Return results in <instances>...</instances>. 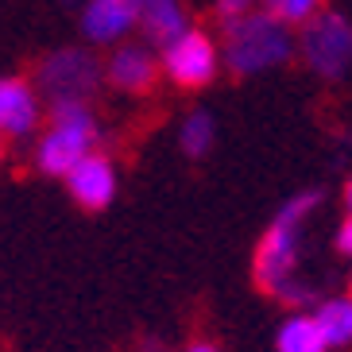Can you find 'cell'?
<instances>
[{
    "instance_id": "cell-16",
    "label": "cell",
    "mask_w": 352,
    "mask_h": 352,
    "mask_svg": "<svg viewBox=\"0 0 352 352\" xmlns=\"http://www.w3.org/2000/svg\"><path fill=\"white\" fill-rule=\"evenodd\" d=\"M252 12H256V0H217V20H221V28L244 20V16H252Z\"/></svg>"
},
{
    "instance_id": "cell-17",
    "label": "cell",
    "mask_w": 352,
    "mask_h": 352,
    "mask_svg": "<svg viewBox=\"0 0 352 352\" xmlns=\"http://www.w3.org/2000/svg\"><path fill=\"white\" fill-rule=\"evenodd\" d=\"M337 248L344 252V256H352V217L341 225V232H337Z\"/></svg>"
},
{
    "instance_id": "cell-12",
    "label": "cell",
    "mask_w": 352,
    "mask_h": 352,
    "mask_svg": "<svg viewBox=\"0 0 352 352\" xmlns=\"http://www.w3.org/2000/svg\"><path fill=\"white\" fill-rule=\"evenodd\" d=\"M279 352H329V341L321 333L314 314H290L279 325Z\"/></svg>"
},
{
    "instance_id": "cell-2",
    "label": "cell",
    "mask_w": 352,
    "mask_h": 352,
    "mask_svg": "<svg viewBox=\"0 0 352 352\" xmlns=\"http://www.w3.org/2000/svg\"><path fill=\"white\" fill-rule=\"evenodd\" d=\"M290 51H294L290 28L279 16H271V12H263V8L225 28V58L236 74L271 70V66L287 63Z\"/></svg>"
},
{
    "instance_id": "cell-14",
    "label": "cell",
    "mask_w": 352,
    "mask_h": 352,
    "mask_svg": "<svg viewBox=\"0 0 352 352\" xmlns=\"http://www.w3.org/2000/svg\"><path fill=\"white\" fill-rule=\"evenodd\" d=\"M213 140H217V128H213V116H209V113H190L186 120H182L178 144H182V151H186L190 159L209 155V147H213Z\"/></svg>"
},
{
    "instance_id": "cell-8",
    "label": "cell",
    "mask_w": 352,
    "mask_h": 352,
    "mask_svg": "<svg viewBox=\"0 0 352 352\" xmlns=\"http://www.w3.org/2000/svg\"><path fill=\"white\" fill-rule=\"evenodd\" d=\"M66 186H70V194H74V201H78V206L104 209L109 201H113V194H116V170H113V163H109V159L94 151L89 159H82V163L70 170Z\"/></svg>"
},
{
    "instance_id": "cell-4",
    "label": "cell",
    "mask_w": 352,
    "mask_h": 352,
    "mask_svg": "<svg viewBox=\"0 0 352 352\" xmlns=\"http://www.w3.org/2000/svg\"><path fill=\"white\" fill-rule=\"evenodd\" d=\"M302 58L318 78H341L352 66V23L341 12H321L302 28Z\"/></svg>"
},
{
    "instance_id": "cell-3",
    "label": "cell",
    "mask_w": 352,
    "mask_h": 352,
    "mask_svg": "<svg viewBox=\"0 0 352 352\" xmlns=\"http://www.w3.org/2000/svg\"><path fill=\"white\" fill-rule=\"evenodd\" d=\"M51 120H54L51 132L35 147V163L47 175L70 178L74 166L94 155V144H97L94 113H89V104L66 101V104H51Z\"/></svg>"
},
{
    "instance_id": "cell-19",
    "label": "cell",
    "mask_w": 352,
    "mask_h": 352,
    "mask_svg": "<svg viewBox=\"0 0 352 352\" xmlns=\"http://www.w3.org/2000/svg\"><path fill=\"white\" fill-rule=\"evenodd\" d=\"M190 352H217V349H213V344H194Z\"/></svg>"
},
{
    "instance_id": "cell-9",
    "label": "cell",
    "mask_w": 352,
    "mask_h": 352,
    "mask_svg": "<svg viewBox=\"0 0 352 352\" xmlns=\"http://www.w3.org/2000/svg\"><path fill=\"white\" fill-rule=\"evenodd\" d=\"M39 124V97L20 78H0V135L20 140Z\"/></svg>"
},
{
    "instance_id": "cell-7",
    "label": "cell",
    "mask_w": 352,
    "mask_h": 352,
    "mask_svg": "<svg viewBox=\"0 0 352 352\" xmlns=\"http://www.w3.org/2000/svg\"><path fill=\"white\" fill-rule=\"evenodd\" d=\"M144 0H89L82 16V28L94 43H113L140 23Z\"/></svg>"
},
{
    "instance_id": "cell-15",
    "label": "cell",
    "mask_w": 352,
    "mask_h": 352,
    "mask_svg": "<svg viewBox=\"0 0 352 352\" xmlns=\"http://www.w3.org/2000/svg\"><path fill=\"white\" fill-rule=\"evenodd\" d=\"M259 4H263V12L279 16L283 23H310L321 0H259Z\"/></svg>"
},
{
    "instance_id": "cell-18",
    "label": "cell",
    "mask_w": 352,
    "mask_h": 352,
    "mask_svg": "<svg viewBox=\"0 0 352 352\" xmlns=\"http://www.w3.org/2000/svg\"><path fill=\"white\" fill-rule=\"evenodd\" d=\"M344 206H349V217H352V182H349V190H344Z\"/></svg>"
},
{
    "instance_id": "cell-10",
    "label": "cell",
    "mask_w": 352,
    "mask_h": 352,
    "mask_svg": "<svg viewBox=\"0 0 352 352\" xmlns=\"http://www.w3.org/2000/svg\"><path fill=\"white\" fill-rule=\"evenodd\" d=\"M109 82L116 89H124V94H147L151 85H155V58L144 51V47H120V51L109 58Z\"/></svg>"
},
{
    "instance_id": "cell-6",
    "label": "cell",
    "mask_w": 352,
    "mask_h": 352,
    "mask_svg": "<svg viewBox=\"0 0 352 352\" xmlns=\"http://www.w3.org/2000/svg\"><path fill=\"white\" fill-rule=\"evenodd\" d=\"M163 70L175 85L197 89V85H206L209 78L217 74V47H213L209 35H201V32L190 28L182 39L170 43V47L163 51Z\"/></svg>"
},
{
    "instance_id": "cell-13",
    "label": "cell",
    "mask_w": 352,
    "mask_h": 352,
    "mask_svg": "<svg viewBox=\"0 0 352 352\" xmlns=\"http://www.w3.org/2000/svg\"><path fill=\"white\" fill-rule=\"evenodd\" d=\"M318 325L325 333L329 349H349L352 344V294L349 298H329L318 306Z\"/></svg>"
},
{
    "instance_id": "cell-11",
    "label": "cell",
    "mask_w": 352,
    "mask_h": 352,
    "mask_svg": "<svg viewBox=\"0 0 352 352\" xmlns=\"http://www.w3.org/2000/svg\"><path fill=\"white\" fill-rule=\"evenodd\" d=\"M140 28H144V35L151 43H159V47H170V43H178L182 35L190 32L186 23V8L178 4V0H144V12H140Z\"/></svg>"
},
{
    "instance_id": "cell-5",
    "label": "cell",
    "mask_w": 352,
    "mask_h": 352,
    "mask_svg": "<svg viewBox=\"0 0 352 352\" xmlns=\"http://www.w3.org/2000/svg\"><path fill=\"white\" fill-rule=\"evenodd\" d=\"M35 78H39L43 94L51 97V104H85L89 97H94V89L101 85L104 70L101 63H97L94 54L85 51H58L51 54V58H43L39 70H35Z\"/></svg>"
},
{
    "instance_id": "cell-20",
    "label": "cell",
    "mask_w": 352,
    "mask_h": 352,
    "mask_svg": "<svg viewBox=\"0 0 352 352\" xmlns=\"http://www.w3.org/2000/svg\"><path fill=\"white\" fill-rule=\"evenodd\" d=\"M63 4H70V0H63Z\"/></svg>"
},
{
    "instance_id": "cell-1",
    "label": "cell",
    "mask_w": 352,
    "mask_h": 352,
    "mask_svg": "<svg viewBox=\"0 0 352 352\" xmlns=\"http://www.w3.org/2000/svg\"><path fill=\"white\" fill-rule=\"evenodd\" d=\"M318 201H321L318 190L290 197L256 248V283L267 294L290 302V306H302V302L314 298V290L298 279V256H302V225L318 209Z\"/></svg>"
}]
</instances>
